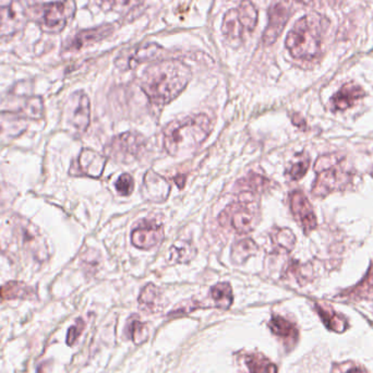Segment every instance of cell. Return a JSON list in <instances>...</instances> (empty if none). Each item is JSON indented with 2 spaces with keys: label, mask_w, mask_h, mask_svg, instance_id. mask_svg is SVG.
<instances>
[{
  "label": "cell",
  "mask_w": 373,
  "mask_h": 373,
  "mask_svg": "<svg viewBox=\"0 0 373 373\" xmlns=\"http://www.w3.org/2000/svg\"><path fill=\"white\" fill-rule=\"evenodd\" d=\"M26 8L16 0L0 7V36L16 34L26 26Z\"/></svg>",
  "instance_id": "30bf717a"
},
{
  "label": "cell",
  "mask_w": 373,
  "mask_h": 373,
  "mask_svg": "<svg viewBox=\"0 0 373 373\" xmlns=\"http://www.w3.org/2000/svg\"><path fill=\"white\" fill-rule=\"evenodd\" d=\"M76 12L73 0H61L46 4L41 8L40 24L43 30L48 33L63 31Z\"/></svg>",
  "instance_id": "9c48e42d"
},
{
  "label": "cell",
  "mask_w": 373,
  "mask_h": 373,
  "mask_svg": "<svg viewBox=\"0 0 373 373\" xmlns=\"http://www.w3.org/2000/svg\"><path fill=\"white\" fill-rule=\"evenodd\" d=\"M290 210L295 220L298 222L306 234L312 232L318 225L312 205L302 191L296 190L290 197Z\"/></svg>",
  "instance_id": "8fae6325"
},
{
  "label": "cell",
  "mask_w": 373,
  "mask_h": 373,
  "mask_svg": "<svg viewBox=\"0 0 373 373\" xmlns=\"http://www.w3.org/2000/svg\"><path fill=\"white\" fill-rule=\"evenodd\" d=\"M126 335L133 339L136 344L142 343L145 341L148 335V327L137 317H133L128 320L127 327L125 329Z\"/></svg>",
  "instance_id": "1f68e13d"
},
{
  "label": "cell",
  "mask_w": 373,
  "mask_h": 373,
  "mask_svg": "<svg viewBox=\"0 0 373 373\" xmlns=\"http://www.w3.org/2000/svg\"><path fill=\"white\" fill-rule=\"evenodd\" d=\"M255 195V193L245 191L238 201L228 205L218 216L220 224L232 226L239 234L252 232L260 220L259 203Z\"/></svg>",
  "instance_id": "8992f818"
},
{
  "label": "cell",
  "mask_w": 373,
  "mask_h": 373,
  "mask_svg": "<svg viewBox=\"0 0 373 373\" xmlns=\"http://www.w3.org/2000/svg\"><path fill=\"white\" fill-rule=\"evenodd\" d=\"M212 123L205 115L175 121L164 131V148L172 156L190 154L209 137Z\"/></svg>",
  "instance_id": "3957f363"
},
{
  "label": "cell",
  "mask_w": 373,
  "mask_h": 373,
  "mask_svg": "<svg viewBox=\"0 0 373 373\" xmlns=\"http://www.w3.org/2000/svg\"><path fill=\"white\" fill-rule=\"evenodd\" d=\"M212 300L214 302V306L216 308L226 309L230 308V306L234 302V296H233L232 286L228 283H218L211 288Z\"/></svg>",
  "instance_id": "d4e9b609"
},
{
  "label": "cell",
  "mask_w": 373,
  "mask_h": 373,
  "mask_svg": "<svg viewBox=\"0 0 373 373\" xmlns=\"http://www.w3.org/2000/svg\"><path fill=\"white\" fill-rule=\"evenodd\" d=\"M43 111H44V106H43L42 100L40 98H33L26 102L21 113L28 119H41L43 117Z\"/></svg>",
  "instance_id": "e575fe53"
},
{
  "label": "cell",
  "mask_w": 373,
  "mask_h": 373,
  "mask_svg": "<svg viewBox=\"0 0 373 373\" xmlns=\"http://www.w3.org/2000/svg\"><path fill=\"white\" fill-rule=\"evenodd\" d=\"M84 327H86V323H84V321L82 320V319H78V320L76 321V323L68 329L67 345L72 346L76 343V342H77V339L81 337Z\"/></svg>",
  "instance_id": "74e56055"
},
{
  "label": "cell",
  "mask_w": 373,
  "mask_h": 373,
  "mask_svg": "<svg viewBox=\"0 0 373 373\" xmlns=\"http://www.w3.org/2000/svg\"><path fill=\"white\" fill-rule=\"evenodd\" d=\"M28 128V118L20 113L1 111L0 113V136L16 138L22 135Z\"/></svg>",
  "instance_id": "d6986e66"
},
{
  "label": "cell",
  "mask_w": 373,
  "mask_h": 373,
  "mask_svg": "<svg viewBox=\"0 0 373 373\" xmlns=\"http://www.w3.org/2000/svg\"><path fill=\"white\" fill-rule=\"evenodd\" d=\"M0 247L16 260L42 263L48 257V248L42 233L21 216H12L0 226Z\"/></svg>",
  "instance_id": "7a4b0ae2"
},
{
  "label": "cell",
  "mask_w": 373,
  "mask_h": 373,
  "mask_svg": "<svg viewBox=\"0 0 373 373\" xmlns=\"http://www.w3.org/2000/svg\"><path fill=\"white\" fill-rule=\"evenodd\" d=\"M174 180L175 183H177V185H178L179 188L183 189V187H185V176H183V175H179V176L175 177Z\"/></svg>",
  "instance_id": "ab89813d"
},
{
  "label": "cell",
  "mask_w": 373,
  "mask_h": 373,
  "mask_svg": "<svg viewBox=\"0 0 373 373\" xmlns=\"http://www.w3.org/2000/svg\"><path fill=\"white\" fill-rule=\"evenodd\" d=\"M372 177H373V170H372Z\"/></svg>",
  "instance_id": "ee69618b"
},
{
  "label": "cell",
  "mask_w": 373,
  "mask_h": 373,
  "mask_svg": "<svg viewBox=\"0 0 373 373\" xmlns=\"http://www.w3.org/2000/svg\"><path fill=\"white\" fill-rule=\"evenodd\" d=\"M246 364L250 373H277L276 364L260 354L247 356Z\"/></svg>",
  "instance_id": "83f0119b"
},
{
  "label": "cell",
  "mask_w": 373,
  "mask_h": 373,
  "mask_svg": "<svg viewBox=\"0 0 373 373\" xmlns=\"http://www.w3.org/2000/svg\"><path fill=\"white\" fill-rule=\"evenodd\" d=\"M292 123H294L295 126H297V127L302 128V129L306 128V121H305L300 115L295 114L294 116L292 117Z\"/></svg>",
  "instance_id": "f35d334b"
},
{
  "label": "cell",
  "mask_w": 373,
  "mask_h": 373,
  "mask_svg": "<svg viewBox=\"0 0 373 373\" xmlns=\"http://www.w3.org/2000/svg\"><path fill=\"white\" fill-rule=\"evenodd\" d=\"M322 19L318 14H307L292 26L286 37V48L294 58L313 61L321 53Z\"/></svg>",
  "instance_id": "277c9868"
},
{
  "label": "cell",
  "mask_w": 373,
  "mask_h": 373,
  "mask_svg": "<svg viewBox=\"0 0 373 373\" xmlns=\"http://www.w3.org/2000/svg\"><path fill=\"white\" fill-rule=\"evenodd\" d=\"M160 290L153 284H148L142 290L139 297V304L143 310L148 312H153L158 307L160 302Z\"/></svg>",
  "instance_id": "f546056e"
},
{
  "label": "cell",
  "mask_w": 373,
  "mask_h": 373,
  "mask_svg": "<svg viewBox=\"0 0 373 373\" xmlns=\"http://www.w3.org/2000/svg\"><path fill=\"white\" fill-rule=\"evenodd\" d=\"M315 311L318 313L323 325L329 331L335 333H344L349 327L348 321L344 315H339L333 308L325 306V305H315Z\"/></svg>",
  "instance_id": "44dd1931"
},
{
  "label": "cell",
  "mask_w": 373,
  "mask_h": 373,
  "mask_svg": "<svg viewBox=\"0 0 373 373\" xmlns=\"http://www.w3.org/2000/svg\"><path fill=\"white\" fill-rule=\"evenodd\" d=\"M366 96V92L362 86L358 84L349 83L344 84L337 94H334L331 98L332 111H343L354 106L358 101L362 100Z\"/></svg>",
  "instance_id": "2e32d148"
},
{
  "label": "cell",
  "mask_w": 373,
  "mask_h": 373,
  "mask_svg": "<svg viewBox=\"0 0 373 373\" xmlns=\"http://www.w3.org/2000/svg\"><path fill=\"white\" fill-rule=\"evenodd\" d=\"M271 181L261 175L250 173L248 176L241 179L237 183L241 190L248 191V193H260L267 190L270 187Z\"/></svg>",
  "instance_id": "4316f807"
},
{
  "label": "cell",
  "mask_w": 373,
  "mask_h": 373,
  "mask_svg": "<svg viewBox=\"0 0 373 373\" xmlns=\"http://www.w3.org/2000/svg\"><path fill=\"white\" fill-rule=\"evenodd\" d=\"M298 1H300V3L302 4H309L310 3L311 0H298Z\"/></svg>",
  "instance_id": "7bdbcfd3"
},
{
  "label": "cell",
  "mask_w": 373,
  "mask_h": 373,
  "mask_svg": "<svg viewBox=\"0 0 373 373\" xmlns=\"http://www.w3.org/2000/svg\"><path fill=\"white\" fill-rule=\"evenodd\" d=\"M329 4H333V5H337V4L341 3L342 0H329Z\"/></svg>",
  "instance_id": "b9f144b4"
},
{
  "label": "cell",
  "mask_w": 373,
  "mask_h": 373,
  "mask_svg": "<svg viewBox=\"0 0 373 373\" xmlns=\"http://www.w3.org/2000/svg\"><path fill=\"white\" fill-rule=\"evenodd\" d=\"M191 80L188 66L176 59L152 63L146 68L141 88L148 100L155 105H166L185 90Z\"/></svg>",
  "instance_id": "6da1fadb"
},
{
  "label": "cell",
  "mask_w": 373,
  "mask_h": 373,
  "mask_svg": "<svg viewBox=\"0 0 373 373\" xmlns=\"http://www.w3.org/2000/svg\"><path fill=\"white\" fill-rule=\"evenodd\" d=\"M105 165H106V158L90 148L82 150L78 160V167L81 174L86 175L91 178H100L104 172Z\"/></svg>",
  "instance_id": "e0dca14e"
},
{
  "label": "cell",
  "mask_w": 373,
  "mask_h": 373,
  "mask_svg": "<svg viewBox=\"0 0 373 373\" xmlns=\"http://www.w3.org/2000/svg\"><path fill=\"white\" fill-rule=\"evenodd\" d=\"M135 188V181L129 174H123L116 181V190L119 195H130Z\"/></svg>",
  "instance_id": "d590c367"
},
{
  "label": "cell",
  "mask_w": 373,
  "mask_h": 373,
  "mask_svg": "<svg viewBox=\"0 0 373 373\" xmlns=\"http://www.w3.org/2000/svg\"><path fill=\"white\" fill-rule=\"evenodd\" d=\"M271 237L275 247L285 252H290L296 245V237H295L294 233L288 228L274 230Z\"/></svg>",
  "instance_id": "4dcf8cb0"
},
{
  "label": "cell",
  "mask_w": 373,
  "mask_h": 373,
  "mask_svg": "<svg viewBox=\"0 0 373 373\" xmlns=\"http://www.w3.org/2000/svg\"><path fill=\"white\" fill-rule=\"evenodd\" d=\"M195 249L189 242L176 241L170 249L168 261L170 262L185 263L193 259Z\"/></svg>",
  "instance_id": "f1b7e54d"
},
{
  "label": "cell",
  "mask_w": 373,
  "mask_h": 373,
  "mask_svg": "<svg viewBox=\"0 0 373 373\" xmlns=\"http://www.w3.org/2000/svg\"><path fill=\"white\" fill-rule=\"evenodd\" d=\"M91 121L90 100L83 92H76L70 98L69 123L78 133H84Z\"/></svg>",
  "instance_id": "4fadbf2b"
},
{
  "label": "cell",
  "mask_w": 373,
  "mask_h": 373,
  "mask_svg": "<svg viewBox=\"0 0 373 373\" xmlns=\"http://www.w3.org/2000/svg\"><path fill=\"white\" fill-rule=\"evenodd\" d=\"M146 140L138 133H125L113 138L107 143V155L119 163H131L137 160L145 148Z\"/></svg>",
  "instance_id": "ba28073f"
},
{
  "label": "cell",
  "mask_w": 373,
  "mask_h": 373,
  "mask_svg": "<svg viewBox=\"0 0 373 373\" xmlns=\"http://www.w3.org/2000/svg\"><path fill=\"white\" fill-rule=\"evenodd\" d=\"M160 51H162V48L158 44H154V43L142 45V46L133 49V51L130 53L127 63H129L130 67H133V66H137L138 63H142V61L155 59L160 55Z\"/></svg>",
  "instance_id": "cb8c5ba5"
},
{
  "label": "cell",
  "mask_w": 373,
  "mask_h": 373,
  "mask_svg": "<svg viewBox=\"0 0 373 373\" xmlns=\"http://www.w3.org/2000/svg\"><path fill=\"white\" fill-rule=\"evenodd\" d=\"M373 296V265L369 270L364 280L358 285L354 286L349 290L341 295V297H345L348 300H367Z\"/></svg>",
  "instance_id": "603a6c76"
},
{
  "label": "cell",
  "mask_w": 373,
  "mask_h": 373,
  "mask_svg": "<svg viewBox=\"0 0 373 373\" xmlns=\"http://www.w3.org/2000/svg\"><path fill=\"white\" fill-rule=\"evenodd\" d=\"M96 1L105 11H123L130 0H96Z\"/></svg>",
  "instance_id": "8d00e7d4"
},
{
  "label": "cell",
  "mask_w": 373,
  "mask_h": 373,
  "mask_svg": "<svg viewBox=\"0 0 373 373\" xmlns=\"http://www.w3.org/2000/svg\"><path fill=\"white\" fill-rule=\"evenodd\" d=\"M114 28L111 24L96 26V28L88 29V30L81 31L76 36L72 37L71 40L68 41L66 44L67 51H76L86 48L90 45L96 44L104 40L113 32Z\"/></svg>",
  "instance_id": "9a60e30c"
},
{
  "label": "cell",
  "mask_w": 373,
  "mask_h": 373,
  "mask_svg": "<svg viewBox=\"0 0 373 373\" xmlns=\"http://www.w3.org/2000/svg\"><path fill=\"white\" fill-rule=\"evenodd\" d=\"M0 298L3 300H33L36 298L34 288L24 282L10 281L0 287Z\"/></svg>",
  "instance_id": "7402d4cb"
},
{
  "label": "cell",
  "mask_w": 373,
  "mask_h": 373,
  "mask_svg": "<svg viewBox=\"0 0 373 373\" xmlns=\"http://www.w3.org/2000/svg\"><path fill=\"white\" fill-rule=\"evenodd\" d=\"M345 373H367V371L364 368H360V367H356V368L350 369L347 372Z\"/></svg>",
  "instance_id": "60d3db41"
},
{
  "label": "cell",
  "mask_w": 373,
  "mask_h": 373,
  "mask_svg": "<svg viewBox=\"0 0 373 373\" xmlns=\"http://www.w3.org/2000/svg\"><path fill=\"white\" fill-rule=\"evenodd\" d=\"M310 166V158L306 153L300 155V158L290 166L287 170V176L292 180H300L308 172Z\"/></svg>",
  "instance_id": "836d02e7"
},
{
  "label": "cell",
  "mask_w": 373,
  "mask_h": 373,
  "mask_svg": "<svg viewBox=\"0 0 373 373\" xmlns=\"http://www.w3.org/2000/svg\"><path fill=\"white\" fill-rule=\"evenodd\" d=\"M269 329L274 335L284 339L288 347H294L300 339V331L297 329L296 325L281 315L272 317L269 322Z\"/></svg>",
  "instance_id": "ffe728a7"
},
{
  "label": "cell",
  "mask_w": 373,
  "mask_h": 373,
  "mask_svg": "<svg viewBox=\"0 0 373 373\" xmlns=\"http://www.w3.org/2000/svg\"><path fill=\"white\" fill-rule=\"evenodd\" d=\"M257 246L252 239H242L235 242L232 249V259L235 263L242 265L249 257L257 253Z\"/></svg>",
  "instance_id": "484cf974"
},
{
  "label": "cell",
  "mask_w": 373,
  "mask_h": 373,
  "mask_svg": "<svg viewBox=\"0 0 373 373\" xmlns=\"http://www.w3.org/2000/svg\"><path fill=\"white\" fill-rule=\"evenodd\" d=\"M257 22V11L250 0H242L238 8L228 10L223 19L222 32L233 43H240L245 33L252 32Z\"/></svg>",
  "instance_id": "52a82bcc"
},
{
  "label": "cell",
  "mask_w": 373,
  "mask_h": 373,
  "mask_svg": "<svg viewBox=\"0 0 373 373\" xmlns=\"http://www.w3.org/2000/svg\"><path fill=\"white\" fill-rule=\"evenodd\" d=\"M286 273H287L288 275L294 276L295 280L298 282L300 285H305V284L311 281L313 272L312 267H311L310 265H302V263L298 262V261H292V262L288 265Z\"/></svg>",
  "instance_id": "d6a6232c"
},
{
  "label": "cell",
  "mask_w": 373,
  "mask_h": 373,
  "mask_svg": "<svg viewBox=\"0 0 373 373\" xmlns=\"http://www.w3.org/2000/svg\"><path fill=\"white\" fill-rule=\"evenodd\" d=\"M164 239L162 226L154 223H144L131 234L133 246L139 249H151L158 246Z\"/></svg>",
  "instance_id": "5bb4252c"
},
{
  "label": "cell",
  "mask_w": 373,
  "mask_h": 373,
  "mask_svg": "<svg viewBox=\"0 0 373 373\" xmlns=\"http://www.w3.org/2000/svg\"><path fill=\"white\" fill-rule=\"evenodd\" d=\"M290 16V7L284 1L273 4L269 9V24L263 33V42L272 45L285 29Z\"/></svg>",
  "instance_id": "7c38bea8"
},
{
  "label": "cell",
  "mask_w": 373,
  "mask_h": 373,
  "mask_svg": "<svg viewBox=\"0 0 373 373\" xmlns=\"http://www.w3.org/2000/svg\"><path fill=\"white\" fill-rule=\"evenodd\" d=\"M317 179L312 187V195L325 198L335 191H342L352 183V174L348 170L345 156L339 153L325 154L315 162Z\"/></svg>",
  "instance_id": "5b68a950"
},
{
  "label": "cell",
  "mask_w": 373,
  "mask_h": 373,
  "mask_svg": "<svg viewBox=\"0 0 373 373\" xmlns=\"http://www.w3.org/2000/svg\"><path fill=\"white\" fill-rule=\"evenodd\" d=\"M170 193V185L166 179L153 170L146 173L144 177V195L150 201L163 202Z\"/></svg>",
  "instance_id": "ac0fdd59"
}]
</instances>
